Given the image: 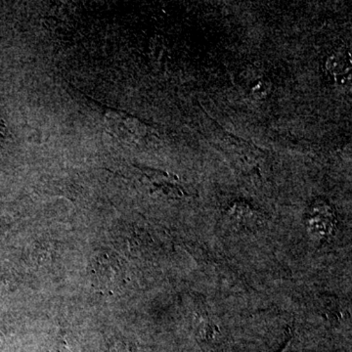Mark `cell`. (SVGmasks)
<instances>
[{
  "instance_id": "cell-1",
  "label": "cell",
  "mask_w": 352,
  "mask_h": 352,
  "mask_svg": "<svg viewBox=\"0 0 352 352\" xmlns=\"http://www.w3.org/2000/svg\"><path fill=\"white\" fill-rule=\"evenodd\" d=\"M106 122L113 133L129 142H135L144 135V126L138 120L122 113L111 112L106 115Z\"/></svg>"
},
{
  "instance_id": "cell-2",
  "label": "cell",
  "mask_w": 352,
  "mask_h": 352,
  "mask_svg": "<svg viewBox=\"0 0 352 352\" xmlns=\"http://www.w3.org/2000/svg\"><path fill=\"white\" fill-rule=\"evenodd\" d=\"M349 59L347 55L342 53H337L329 58L327 69L340 83H344L351 78V61Z\"/></svg>"
},
{
  "instance_id": "cell-3",
  "label": "cell",
  "mask_w": 352,
  "mask_h": 352,
  "mask_svg": "<svg viewBox=\"0 0 352 352\" xmlns=\"http://www.w3.org/2000/svg\"><path fill=\"white\" fill-rule=\"evenodd\" d=\"M7 138V129L6 124V120L0 113V152H1L2 148L6 144Z\"/></svg>"
},
{
  "instance_id": "cell-4",
  "label": "cell",
  "mask_w": 352,
  "mask_h": 352,
  "mask_svg": "<svg viewBox=\"0 0 352 352\" xmlns=\"http://www.w3.org/2000/svg\"><path fill=\"white\" fill-rule=\"evenodd\" d=\"M291 346H292V340H289L288 344H287V346H285L284 349H282L281 352H292Z\"/></svg>"
}]
</instances>
